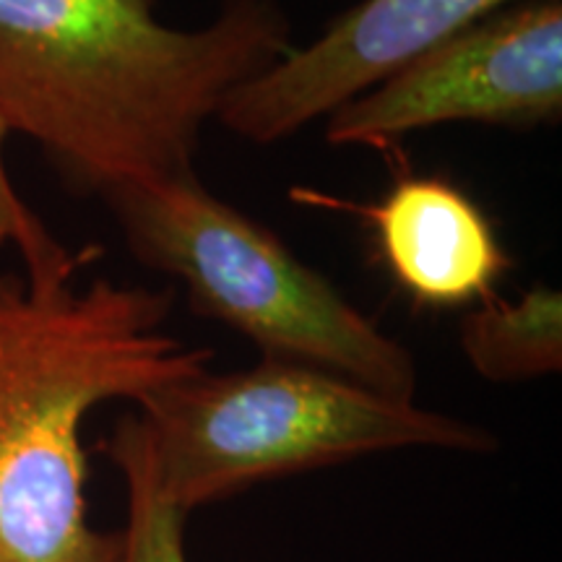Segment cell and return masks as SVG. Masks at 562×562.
Segmentation results:
<instances>
[{
	"instance_id": "30bf717a",
	"label": "cell",
	"mask_w": 562,
	"mask_h": 562,
	"mask_svg": "<svg viewBox=\"0 0 562 562\" xmlns=\"http://www.w3.org/2000/svg\"><path fill=\"white\" fill-rule=\"evenodd\" d=\"M9 138L11 131L0 121V248L13 245L21 263H24V271L50 269V266L66 261L74 250L55 240L50 229L42 224L40 216L19 195L9 167H5V144H9Z\"/></svg>"
},
{
	"instance_id": "5b68a950",
	"label": "cell",
	"mask_w": 562,
	"mask_h": 562,
	"mask_svg": "<svg viewBox=\"0 0 562 562\" xmlns=\"http://www.w3.org/2000/svg\"><path fill=\"white\" fill-rule=\"evenodd\" d=\"M562 115V3L518 0L326 117L334 146L385 151L446 123L531 125Z\"/></svg>"
},
{
	"instance_id": "277c9868",
	"label": "cell",
	"mask_w": 562,
	"mask_h": 562,
	"mask_svg": "<svg viewBox=\"0 0 562 562\" xmlns=\"http://www.w3.org/2000/svg\"><path fill=\"white\" fill-rule=\"evenodd\" d=\"M102 203L140 263L186 284L195 313L248 336L263 357L414 398L412 351L269 227L216 199L195 170L123 186Z\"/></svg>"
},
{
	"instance_id": "7a4b0ae2",
	"label": "cell",
	"mask_w": 562,
	"mask_h": 562,
	"mask_svg": "<svg viewBox=\"0 0 562 562\" xmlns=\"http://www.w3.org/2000/svg\"><path fill=\"white\" fill-rule=\"evenodd\" d=\"M100 252L0 271V562H121L123 533L89 524L83 419L214 362L165 328L172 286L79 284Z\"/></svg>"
},
{
	"instance_id": "9c48e42d",
	"label": "cell",
	"mask_w": 562,
	"mask_h": 562,
	"mask_svg": "<svg viewBox=\"0 0 562 562\" xmlns=\"http://www.w3.org/2000/svg\"><path fill=\"white\" fill-rule=\"evenodd\" d=\"M100 448L128 487V524L121 531V562H188L182 539L188 516L167 503L154 484L136 414L117 422Z\"/></svg>"
},
{
	"instance_id": "ba28073f",
	"label": "cell",
	"mask_w": 562,
	"mask_h": 562,
	"mask_svg": "<svg viewBox=\"0 0 562 562\" xmlns=\"http://www.w3.org/2000/svg\"><path fill=\"white\" fill-rule=\"evenodd\" d=\"M461 349L476 375L518 383L562 370V294L539 284L513 302L490 297L461 323Z\"/></svg>"
},
{
	"instance_id": "3957f363",
	"label": "cell",
	"mask_w": 562,
	"mask_h": 562,
	"mask_svg": "<svg viewBox=\"0 0 562 562\" xmlns=\"http://www.w3.org/2000/svg\"><path fill=\"white\" fill-rule=\"evenodd\" d=\"M154 484L188 513L258 482L398 448L490 453L495 435L313 364L261 357L252 368L175 381L138 402Z\"/></svg>"
},
{
	"instance_id": "6da1fadb",
	"label": "cell",
	"mask_w": 562,
	"mask_h": 562,
	"mask_svg": "<svg viewBox=\"0 0 562 562\" xmlns=\"http://www.w3.org/2000/svg\"><path fill=\"white\" fill-rule=\"evenodd\" d=\"M290 50L277 0H224L199 30L165 24L157 0H0V121L104 201L193 172L227 97Z\"/></svg>"
},
{
	"instance_id": "8992f818",
	"label": "cell",
	"mask_w": 562,
	"mask_h": 562,
	"mask_svg": "<svg viewBox=\"0 0 562 562\" xmlns=\"http://www.w3.org/2000/svg\"><path fill=\"white\" fill-rule=\"evenodd\" d=\"M513 3L518 0H362L311 45L292 47L232 91L216 121L250 144H279Z\"/></svg>"
},
{
	"instance_id": "52a82bcc",
	"label": "cell",
	"mask_w": 562,
	"mask_h": 562,
	"mask_svg": "<svg viewBox=\"0 0 562 562\" xmlns=\"http://www.w3.org/2000/svg\"><path fill=\"white\" fill-rule=\"evenodd\" d=\"M305 206L349 211L368 224L385 269L422 307H469L508 271L492 222L461 188L442 178H402L375 203H355L297 188Z\"/></svg>"
}]
</instances>
